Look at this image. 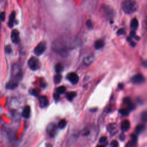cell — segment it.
<instances>
[{
    "label": "cell",
    "mask_w": 147,
    "mask_h": 147,
    "mask_svg": "<svg viewBox=\"0 0 147 147\" xmlns=\"http://www.w3.org/2000/svg\"><path fill=\"white\" fill-rule=\"evenodd\" d=\"M22 71L20 67L17 64H14L11 69V78L7 84V88L13 90L16 88L22 78Z\"/></svg>",
    "instance_id": "1"
},
{
    "label": "cell",
    "mask_w": 147,
    "mask_h": 147,
    "mask_svg": "<svg viewBox=\"0 0 147 147\" xmlns=\"http://www.w3.org/2000/svg\"><path fill=\"white\" fill-rule=\"evenodd\" d=\"M138 8L137 3L134 0H125L122 4V9L126 14L135 12Z\"/></svg>",
    "instance_id": "2"
},
{
    "label": "cell",
    "mask_w": 147,
    "mask_h": 147,
    "mask_svg": "<svg viewBox=\"0 0 147 147\" xmlns=\"http://www.w3.org/2000/svg\"><path fill=\"white\" fill-rule=\"evenodd\" d=\"M53 48L55 52L62 55H65V54L67 53V45L65 42L62 40H59L55 41L53 43Z\"/></svg>",
    "instance_id": "3"
},
{
    "label": "cell",
    "mask_w": 147,
    "mask_h": 147,
    "mask_svg": "<svg viewBox=\"0 0 147 147\" xmlns=\"http://www.w3.org/2000/svg\"><path fill=\"white\" fill-rule=\"evenodd\" d=\"M28 65L29 68L33 71L38 70L40 66V63L39 59L35 57H31L28 61Z\"/></svg>",
    "instance_id": "4"
},
{
    "label": "cell",
    "mask_w": 147,
    "mask_h": 147,
    "mask_svg": "<svg viewBox=\"0 0 147 147\" xmlns=\"http://www.w3.org/2000/svg\"><path fill=\"white\" fill-rule=\"evenodd\" d=\"M47 45L45 42L40 43L35 48L34 53L37 56H40L43 54L46 50Z\"/></svg>",
    "instance_id": "5"
},
{
    "label": "cell",
    "mask_w": 147,
    "mask_h": 147,
    "mask_svg": "<svg viewBox=\"0 0 147 147\" xmlns=\"http://www.w3.org/2000/svg\"><path fill=\"white\" fill-rule=\"evenodd\" d=\"M57 126L54 124H50L47 126V132L51 137H53L55 136L57 132Z\"/></svg>",
    "instance_id": "6"
},
{
    "label": "cell",
    "mask_w": 147,
    "mask_h": 147,
    "mask_svg": "<svg viewBox=\"0 0 147 147\" xmlns=\"http://www.w3.org/2000/svg\"><path fill=\"white\" fill-rule=\"evenodd\" d=\"M11 40L15 44H19L20 41V33L17 29H14L11 33Z\"/></svg>",
    "instance_id": "7"
},
{
    "label": "cell",
    "mask_w": 147,
    "mask_h": 147,
    "mask_svg": "<svg viewBox=\"0 0 147 147\" xmlns=\"http://www.w3.org/2000/svg\"><path fill=\"white\" fill-rule=\"evenodd\" d=\"M67 79L70 80V82L74 84H76L79 82V76L75 73H71L67 75Z\"/></svg>",
    "instance_id": "8"
},
{
    "label": "cell",
    "mask_w": 147,
    "mask_h": 147,
    "mask_svg": "<svg viewBox=\"0 0 147 147\" xmlns=\"http://www.w3.org/2000/svg\"><path fill=\"white\" fill-rule=\"evenodd\" d=\"M132 82L136 84H140L145 81V78L143 75L141 74H138L135 75L132 79Z\"/></svg>",
    "instance_id": "9"
},
{
    "label": "cell",
    "mask_w": 147,
    "mask_h": 147,
    "mask_svg": "<svg viewBox=\"0 0 147 147\" xmlns=\"http://www.w3.org/2000/svg\"><path fill=\"white\" fill-rule=\"evenodd\" d=\"M39 101L40 106L42 108H44L48 106V100L47 98L45 96H41L39 98Z\"/></svg>",
    "instance_id": "10"
},
{
    "label": "cell",
    "mask_w": 147,
    "mask_h": 147,
    "mask_svg": "<svg viewBox=\"0 0 147 147\" xmlns=\"http://www.w3.org/2000/svg\"><path fill=\"white\" fill-rule=\"evenodd\" d=\"M94 57L93 55H87V57H86L84 59H83V63L86 65V66H89L91 64H92V63L94 62Z\"/></svg>",
    "instance_id": "11"
},
{
    "label": "cell",
    "mask_w": 147,
    "mask_h": 147,
    "mask_svg": "<svg viewBox=\"0 0 147 147\" xmlns=\"http://www.w3.org/2000/svg\"><path fill=\"white\" fill-rule=\"evenodd\" d=\"M130 122L126 120H124L121 123V130L123 131V132H126L128 131L129 128H130Z\"/></svg>",
    "instance_id": "12"
},
{
    "label": "cell",
    "mask_w": 147,
    "mask_h": 147,
    "mask_svg": "<svg viewBox=\"0 0 147 147\" xmlns=\"http://www.w3.org/2000/svg\"><path fill=\"white\" fill-rule=\"evenodd\" d=\"M15 18H16V13L15 12H13L10 16H9V22H8V25L9 27L12 28L13 27L14 25V23L15 21Z\"/></svg>",
    "instance_id": "13"
},
{
    "label": "cell",
    "mask_w": 147,
    "mask_h": 147,
    "mask_svg": "<svg viewBox=\"0 0 147 147\" xmlns=\"http://www.w3.org/2000/svg\"><path fill=\"white\" fill-rule=\"evenodd\" d=\"M30 114H31V108L29 106H26L23 109L22 115L24 118H28L29 117Z\"/></svg>",
    "instance_id": "14"
},
{
    "label": "cell",
    "mask_w": 147,
    "mask_h": 147,
    "mask_svg": "<svg viewBox=\"0 0 147 147\" xmlns=\"http://www.w3.org/2000/svg\"><path fill=\"white\" fill-rule=\"evenodd\" d=\"M108 130L111 134H116L117 132V126L116 124H110L108 127Z\"/></svg>",
    "instance_id": "15"
},
{
    "label": "cell",
    "mask_w": 147,
    "mask_h": 147,
    "mask_svg": "<svg viewBox=\"0 0 147 147\" xmlns=\"http://www.w3.org/2000/svg\"><path fill=\"white\" fill-rule=\"evenodd\" d=\"M124 101H125V103L128 106L129 110H133L135 108L134 105L132 102V101L130 100V99L129 98H126L125 99Z\"/></svg>",
    "instance_id": "16"
},
{
    "label": "cell",
    "mask_w": 147,
    "mask_h": 147,
    "mask_svg": "<svg viewBox=\"0 0 147 147\" xmlns=\"http://www.w3.org/2000/svg\"><path fill=\"white\" fill-rule=\"evenodd\" d=\"M105 45V42L103 40H97L95 43V48L96 50H100V49L102 48Z\"/></svg>",
    "instance_id": "17"
},
{
    "label": "cell",
    "mask_w": 147,
    "mask_h": 147,
    "mask_svg": "<svg viewBox=\"0 0 147 147\" xmlns=\"http://www.w3.org/2000/svg\"><path fill=\"white\" fill-rule=\"evenodd\" d=\"M104 12L108 17H111L113 15V11H111V8L109 7H104Z\"/></svg>",
    "instance_id": "18"
},
{
    "label": "cell",
    "mask_w": 147,
    "mask_h": 147,
    "mask_svg": "<svg viewBox=\"0 0 147 147\" xmlns=\"http://www.w3.org/2000/svg\"><path fill=\"white\" fill-rule=\"evenodd\" d=\"M138 25V22L136 19H133L130 23V27L133 31H135L137 29Z\"/></svg>",
    "instance_id": "19"
},
{
    "label": "cell",
    "mask_w": 147,
    "mask_h": 147,
    "mask_svg": "<svg viewBox=\"0 0 147 147\" xmlns=\"http://www.w3.org/2000/svg\"><path fill=\"white\" fill-rule=\"evenodd\" d=\"M76 92H68L66 94V97L69 101H72L73 100L74 98L76 96Z\"/></svg>",
    "instance_id": "20"
},
{
    "label": "cell",
    "mask_w": 147,
    "mask_h": 147,
    "mask_svg": "<svg viewBox=\"0 0 147 147\" xmlns=\"http://www.w3.org/2000/svg\"><path fill=\"white\" fill-rule=\"evenodd\" d=\"M145 129V125L143 124H141L138 125L136 128V132L137 134H140L142 132H143Z\"/></svg>",
    "instance_id": "21"
},
{
    "label": "cell",
    "mask_w": 147,
    "mask_h": 147,
    "mask_svg": "<svg viewBox=\"0 0 147 147\" xmlns=\"http://www.w3.org/2000/svg\"><path fill=\"white\" fill-rule=\"evenodd\" d=\"M63 65L62 63H58L55 66V70L58 74H60V73L62 72V71L63 70Z\"/></svg>",
    "instance_id": "22"
},
{
    "label": "cell",
    "mask_w": 147,
    "mask_h": 147,
    "mask_svg": "<svg viewBox=\"0 0 147 147\" xmlns=\"http://www.w3.org/2000/svg\"><path fill=\"white\" fill-rule=\"evenodd\" d=\"M66 125H67V121L66 120L63 119L59 121L58 124V128L61 129H63L66 126Z\"/></svg>",
    "instance_id": "23"
},
{
    "label": "cell",
    "mask_w": 147,
    "mask_h": 147,
    "mask_svg": "<svg viewBox=\"0 0 147 147\" xmlns=\"http://www.w3.org/2000/svg\"><path fill=\"white\" fill-rule=\"evenodd\" d=\"M56 91H57V93H58L59 94H64L66 91V87L63 86H60L56 89Z\"/></svg>",
    "instance_id": "24"
},
{
    "label": "cell",
    "mask_w": 147,
    "mask_h": 147,
    "mask_svg": "<svg viewBox=\"0 0 147 147\" xmlns=\"http://www.w3.org/2000/svg\"><path fill=\"white\" fill-rule=\"evenodd\" d=\"M62 75L60 74H57L55 77H54V82L56 84H58L61 82V80H62Z\"/></svg>",
    "instance_id": "25"
},
{
    "label": "cell",
    "mask_w": 147,
    "mask_h": 147,
    "mask_svg": "<svg viewBox=\"0 0 147 147\" xmlns=\"http://www.w3.org/2000/svg\"><path fill=\"white\" fill-rule=\"evenodd\" d=\"M120 112L121 114V115L123 116H127L129 115V113L128 109H121V110H120Z\"/></svg>",
    "instance_id": "26"
},
{
    "label": "cell",
    "mask_w": 147,
    "mask_h": 147,
    "mask_svg": "<svg viewBox=\"0 0 147 147\" xmlns=\"http://www.w3.org/2000/svg\"><path fill=\"white\" fill-rule=\"evenodd\" d=\"M107 142H108V140H107V138L106 137H102L100 140V142L101 145H105L106 144H107Z\"/></svg>",
    "instance_id": "27"
},
{
    "label": "cell",
    "mask_w": 147,
    "mask_h": 147,
    "mask_svg": "<svg viewBox=\"0 0 147 147\" xmlns=\"http://www.w3.org/2000/svg\"><path fill=\"white\" fill-rule=\"evenodd\" d=\"M5 53L7 54H10L12 53V48L11 47V45H8L7 46L5 47Z\"/></svg>",
    "instance_id": "28"
},
{
    "label": "cell",
    "mask_w": 147,
    "mask_h": 147,
    "mask_svg": "<svg viewBox=\"0 0 147 147\" xmlns=\"http://www.w3.org/2000/svg\"><path fill=\"white\" fill-rule=\"evenodd\" d=\"M146 119H147V115H146V113L145 112L142 113V114L141 115V120L143 121L146 122Z\"/></svg>",
    "instance_id": "29"
},
{
    "label": "cell",
    "mask_w": 147,
    "mask_h": 147,
    "mask_svg": "<svg viewBox=\"0 0 147 147\" xmlns=\"http://www.w3.org/2000/svg\"><path fill=\"white\" fill-rule=\"evenodd\" d=\"M86 25L88 28L91 29L92 28V24L90 20H87L86 22Z\"/></svg>",
    "instance_id": "30"
},
{
    "label": "cell",
    "mask_w": 147,
    "mask_h": 147,
    "mask_svg": "<svg viewBox=\"0 0 147 147\" xmlns=\"http://www.w3.org/2000/svg\"><path fill=\"white\" fill-rule=\"evenodd\" d=\"M118 143L117 141H113L111 142V147H118Z\"/></svg>",
    "instance_id": "31"
},
{
    "label": "cell",
    "mask_w": 147,
    "mask_h": 147,
    "mask_svg": "<svg viewBox=\"0 0 147 147\" xmlns=\"http://www.w3.org/2000/svg\"><path fill=\"white\" fill-rule=\"evenodd\" d=\"M125 33V31L124 29H122V28L120 29L117 32V34L118 35H124Z\"/></svg>",
    "instance_id": "32"
},
{
    "label": "cell",
    "mask_w": 147,
    "mask_h": 147,
    "mask_svg": "<svg viewBox=\"0 0 147 147\" xmlns=\"http://www.w3.org/2000/svg\"><path fill=\"white\" fill-rule=\"evenodd\" d=\"M0 19L2 21H4L5 19V12H1L0 14Z\"/></svg>",
    "instance_id": "33"
},
{
    "label": "cell",
    "mask_w": 147,
    "mask_h": 147,
    "mask_svg": "<svg viewBox=\"0 0 147 147\" xmlns=\"http://www.w3.org/2000/svg\"><path fill=\"white\" fill-rule=\"evenodd\" d=\"M54 98L56 101H58L59 100V94L58 93H55L54 94Z\"/></svg>",
    "instance_id": "34"
},
{
    "label": "cell",
    "mask_w": 147,
    "mask_h": 147,
    "mask_svg": "<svg viewBox=\"0 0 147 147\" xmlns=\"http://www.w3.org/2000/svg\"><path fill=\"white\" fill-rule=\"evenodd\" d=\"M31 94L35 96H37L39 95V92L37 91V90H35V89H33L32 90V91H31Z\"/></svg>",
    "instance_id": "35"
},
{
    "label": "cell",
    "mask_w": 147,
    "mask_h": 147,
    "mask_svg": "<svg viewBox=\"0 0 147 147\" xmlns=\"http://www.w3.org/2000/svg\"><path fill=\"white\" fill-rule=\"evenodd\" d=\"M130 38H134L136 37V33L134 31H132L130 33Z\"/></svg>",
    "instance_id": "36"
},
{
    "label": "cell",
    "mask_w": 147,
    "mask_h": 147,
    "mask_svg": "<svg viewBox=\"0 0 147 147\" xmlns=\"http://www.w3.org/2000/svg\"><path fill=\"white\" fill-rule=\"evenodd\" d=\"M120 139L121 140V141H124L125 140V135L124 133H121L120 136Z\"/></svg>",
    "instance_id": "37"
},
{
    "label": "cell",
    "mask_w": 147,
    "mask_h": 147,
    "mask_svg": "<svg viewBox=\"0 0 147 147\" xmlns=\"http://www.w3.org/2000/svg\"><path fill=\"white\" fill-rule=\"evenodd\" d=\"M118 87H119V88H120L122 89V88L124 87V84H123L122 83H120V84H119Z\"/></svg>",
    "instance_id": "38"
},
{
    "label": "cell",
    "mask_w": 147,
    "mask_h": 147,
    "mask_svg": "<svg viewBox=\"0 0 147 147\" xmlns=\"http://www.w3.org/2000/svg\"><path fill=\"white\" fill-rule=\"evenodd\" d=\"M45 146H46V147H53V146L51 144H47Z\"/></svg>",
    "instance_id": "39"
},
{
    "label": "cell",
    "mask_w": 147,
    "mask_h": 147,
    "mask_svg": "<svg viewBox=\"0 0 147 147\" xmlns=\"http://www.w3.org/2000/svg\"><path fill=\"white\" fill-rule=\"evenodd\" d=\"M96 147H104V145H97Z\"/></svg>",
    "instance_id": "40"
}]
</instances>
